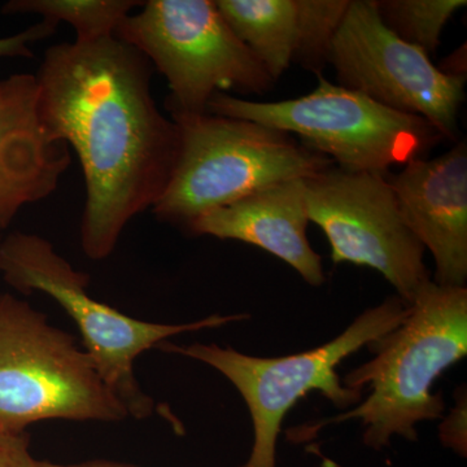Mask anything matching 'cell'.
I'll use <instances>...</instances> for the list:
<instances>
[{
	"label": "cell",
	"mask_w": 467,
	"mask_h": 467,
	"mask_svg": "<svg viewBox=\"0 0 467 467\" xmlns=\"http://www.w3.org/2000/svg\"><path fill=\"white\" fill-rule=\"evenodd\" d=\"M0 272L15 290L45 292L78 326L103 382L128 409L129 416H150L153 401L134 376V361L173 335L220 327L247 316H212L183 325H162L129 317L88 295V275L73 269L47 239L14 233L0 243Z\"/></svg>",
	"instance_id": "obj_7"
},
{
	"label": "cell",
	"mask_w": 467,
	"mask_h": 467,
	"mask_svg": "<svg viewBox=\"0 0 467 467\" xmlns=\"http://www.w3.org/2000/svg\"><path fill=\"white\" fill-rule=\"evenodd\" d=\"M445 75L453 77H463L466 78V46L463 45L459 50L454 51L451 57L445 58L444 64L439 67Z\"/></svg>",
	"instance_id": "obj_21"
},
{
	"label": "cell",
	"mask_w": 467,
	"mask_h": 467,
	"mask_svg": "<svg viewBox=\"0 0 467 467\" xmlns=\"http://www.w3.org/2000/svg\"><path fill=\"white\" fill-rule=\"evenodd\" d=\"M405 223L431 251L435 284L465 287L467 279V143L434 159H417L386 177Z\"/></svg>",
	"instance_id": "obj_11"
},
{
	"label": "cell",
	"mask_w": 467,
	"mask_h": 467,
	"mask_svg": "<svg viewBox=\"0 0 467 467\" xmlns=\"http://www.w3.org/2000/svg\"><path fill=\"white\" fill-rule=\"evenodd\" d=\"M328 64L340 86L426 119L444 140L459 135L466 78L445 75L429 54L393 34L380 20L376 0H350Z\"/></svg>",
	"instance_id": "obj_10"
},
{
	"label": "cell",
	"mask_w": 467,
	"mask_h": 467,
	"mask_svg": "<svg viewBox=\"0 0 467 467\" xmlns=\"http://www.w3.org/2000/svg\"><path fill=\"white\" fill-rule=\"evenodd\" d=\"M128 409L72 335L26 301L0 295V430L23 434L46 420L119 422Z\"/></svg>",
	"instance_id": "obj_5"
},
{
	"label": "cell",
	"mask_w": 467,
	"mask_h": 467,
	"mask_svg": "<svg viewBox=\"0 0 467 467\" xmlns=\"http://www.w3.org/2000/svg\"><path fill=\"white\" fill-rule=\"evenodd\" d=\"M36 467H134L130 465H122V463L104 462V461H95V462L79 463V465H57V463L43 462L38 461Z\"/></svg>",
	"instance_id": "obj_22"
},
{
	"label": "cell",
	"mask_w": 467,
	"mask_h": 467,
	"mask_svg": "<svg viewBox=\"0 0 467 467\" xmlns=\"http://www.w3.org/2000/svg\"><path fill=\"white\" fill-rule=\"evenodd\" d=\"M57 26L42 20L36 26L27 27L24 32L15 34V36L0 38V58L3 57H33V51L30 50V45L34 42L42 41L48 38L57 32Z\"/></svg>",
	"instance_id": "obj_18"
},
{
	"label": "cell",
	"mask_w": 467,
	"mask_h": 467,
	"mask_svg": "<svg viewBox=\"0 0 467 467\" xmlns=\"http://www.w3.org/2000/svg\"><path fill=\"white\" fill-rule=\"evenodd\" d=\"M70 165L69 147L51 140L38 109L36 75L0 81V229L26 204L50 196Z\"/></svg>",
	"instance_id": "obj_12"
},
{
	"label": "cell",
	"mask_w": 467,
	"mask_h": 467,
	"mask_svg": "<svg viewBox=\"0 0 467 467\" xmlns=\"http://www.w3.org/2000/svg\"><path fill=\"white\" fill-rule=\"evenodd\" d=\"M441 439L445 447L453 448L462 456H466V402L451 411L448 420L441 426Z\"/></svg>",
	"instance_id": "obj_20"
},
{
	"label": "cell",
	"mask_w": 467,
	"mask_h": 467,
	"mask_svg": "<svg viewBox=\"0 0 467 467\" xmlns=\"http://www.w3.org/2000/svg\"><path fill=\"white\" fill-rule=\"evenodd\" d=\"M371 346L376 358L344 379V386L358 391L368 384L370 396L310 431L358 418L365 445L374 450L389 445L392 436L416 441L417 423L438 420L444 411L441 393L431 392L436 378L467 355L466 287L430 279L409 304L402 324Z\"/></svg>",
	"instance_id": "obj_2"
},
{
	"label": "cell",
	"mask_w": 467,
	"mask_h": 467,
	"mask_svg": "<svg viewBox=\"0 0 467 467\" xmlns=\"http://www.w3.org/2000/svg\"><path fill=\"white\" fill-rule=\"evenodd\" d=\"M308 223L306 178H292L202 214L187 229L198 235L256 245L294 267L306 284L318 287L325 275L321 256L306 236Z\"/></svg>",
	"instance_id": "obj_13"
},
{
	"label": "cell",
	"mask_w": 467,
	"mask_h": 467,
	"mask_svg": "<svg viewBox=\"0 0 467 467\" xmlns=\"http://www.w3.org/2000/svg\"><path fill=\"white\" fill-rule=\"evenodd\" d=\"M306 202L334 264L376 269L407 304L430 281L425 247L405 223L386 175L331 165L306 178Z\"/></svg>",
	"instance_id": "obj_9"
},
{
	"label": "cell",
	"mask_w": 467,
	"mask_h": 467,
	"mask_svg": "<svg viewBox=\"0 0 467 467\" xmlns=\"http://www.w3.org/2000/svg\"><path fill=\"white\" fill-rule=\"evenodd\" d=\"M180 131V152L171 182L153 213L187 227L269 184L308 178L333 160L292 135L248 121L202 113H171Z\"/></svg>",
	"instance_id": "obj_3"
},
{
	"label": "cell",
	"mask_w": 467,
	"mask_h": 467,
	"mask_svg": "<svg viewBox=\"0 0 467 467\" xmlns=\"http://www.w3.org/2000/svg\"><path fill=\"white\" fill-rule=\"evenodd\" d=\"M29 451V435L9 434L0 430V467H36Z\"/></svg>",
	"instance_id": "obj_19"
},
{
	"label": "cell",
	"mask_w": 467,
	"mask_h": 467,
	"mask_svg": "<svg viewBox=\"0 0 467 467\" xmlns=\"http://www.w3.org/2000/svg\"><path fill=\"white\" fill-rule=\"evenodd\" d=\"M216 5L273 81L296 63L303 43L300 0H217Z\"/></svg>",
	"instance_id": "obj_14"
},
{
	"label": "cell",
	"mask_w": 467,
	"mask_h": 467,
	"mask_svg": "<svg viewBox=\"0 0 467 467\" xmlns=\"http://www.w3.org/2000/svg\"><path fill=\"white\" fill-rule=\"evenodd\" d=\"M142 5L137 0H12L2 12L41 15L57 26L67 23L76 30V41L94 42L116 36L125 18Z\"/></svg>",
	"instance_id": "obj_15"
},
{
	"label": "cell",
	"mask_w": 467,
	"mask_h": 467,
	"mask_svg": "<svg viewBox=\"0 0 467 467\" xmlns=\"http://www.w3.org/2000/svg\"><path fill=\"white\" fill-rule=\"evenodd\" d=\"M408 312L404 300L389 297L376 308L365 310L331 342L285 358H252L216 344L162 342L158 348L204 362L236 387L250 409L254 435L250 460L242 467H275L276 439L290 409L312 391L321 392L340 409L359 402L361 391L342 384L337 365L392 333Z\"/></svg>",
	"instance_id": "obj_6"
},
{
	"label": "cell",
	"mask_w": 467,
	"mask_h": 467,
	"mask_svg": "<svg viewBox=\"0 0 467 467\" xmlns=\"http://www.w3.org/2000/svg\"><path fill=\"white\" fill-rule=\"evenodd\" d=\"M51 140L72 147L85 180L81 243L103 260L173 175L180 131L152 95V66L117 36L51 46L36 75Z\"/></svg>",
	"instance_id": "obj_1"
},
{
	"label": "cell",
	"mask_w": 467,
	"mask_h": 467,
	"mask_svg": "<svg viewBox=\"0 0 467 467\" xmlns=\"http://www.w3.org/2000/svg\"><path fill=\"white\" fill-rule=\"evenodd\" d=\"M466 5V0H376L384 26L429 55L441 46L448 21Z\"/></svg>",
	"instance_id": "obj_16"
},
{
	"label": "cell",
	"mask_w": 467,
	"mask_h": 467,
	"mask_svg": "<svg viewBox=\"0 0 467 467\" xmlns=\"http://www.w3.org/2000/svg\"><path fill=\"white\" fill-rule=\"evenodd\" d=\"M0 233H2V229H0Z\"/></svg>",
	"instance_id": "obj_23"
},
{
	"label": "cell",
	"mask_w": 467,
	"mask_h": 467,
	"mask_svg": "<svg viewBox=\"0 0 467 467\" xmlns=\"http://www.w3.org/2000/svg\"><path fill=\"white\" fill-rule=\"evenodd\" d=\"M303 12V43L296 63L318 73L328 64L331 43L350 0H300Z\"/></svg>",
	"instance_id": "obj_17"
},
{
	"label": "cell",
	"mask_w": 467,
	"mask_h": 467,
	"mask_svg": "<svg viewBox=\"0 0 467 467\" xmlns=\"http://www.w3.org/2000/svg\"><path fill=\"white\" fill-rule=\"evenodd\" d=\"M116 36L167 78L171 113L202 115L218 92L261 95L275 84L212 0L143 2Z\"/></svg>",
	"instance_id": "obj_8"
},
{
	"label": "cell",
	"mask_w": 467,
	"mask_h": 467,
	"mask_svg": "<svg viewBox=\"0 0 467 467\" xmlns=\"http://www.w3.org/2000/svg\"><path fill=\"white\" fill-rule=\"evenodd\" d=\"M208 112L297 135L304 146L339 168L380 175L425 159L444 140L426 119L389 109L321 75L315 90L294 99L254 101L218 92Z\"/></svg>",
	"instance_id": "obj_4"
}]
</instances>
